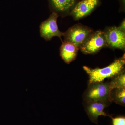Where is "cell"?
Segmentation results:
<instances>
[{"label":"cell","mask_w":125,"mask_h":125,"mask_svg":"<svg viewBox=\"0 0 125 125\" xmlns=\"http://www.w3.org/2000/svg\"><path fill=\"white\" fill-rule=\"evenodd\" d=\"M125 64V55L115 60L109 65L103 68L92 69L83 66V68L88 75V84L103 81L107 78H112L124 70Z\"/></svg>","instance_id":"cell-1"},{"label":"cell","mask_w":125,"mask_h":125,"mask_svg":"<svg viewBox=\"0 0 125 125\" xmlns=\"http://www.w3.org/2000/svg\"><path fill=\"white\" fill-rule=\"evenodd\" d=\"M111 90L109 82H95L88 84L83 94L84 102H111L110 97Z\"/></svg>","instance_id":"cell-2"},{"label":"cell","mask_w":125,"mask_h":125,"mask_svg":"<svg viewBox=\"0 0 125 125\" xmlns=\"http://www.w3.org/2000/svg\"><path fill=\"white\" fill-rule=\"evenodd\" d=\"M94 31L91 28L83 25H73L64 33V42H71L80 49Z\"/></svg>","instance_id":"cell-3"},{"label":"cell","mask_w":125,"mask_h":125,"mask_svg":"<svg viewBox=\"0 0 125 125\" xmlns=\"http://www.w3.org/2000/svg\"><path fill=\"white\" fill-rule=\"evenodd\" d=\"M58 15L55 12H52L49 18L40 24L39 26L40 37L46 41H49L52 38L57 37L62 41V37L64 33L60 31L57 24Z\"/></svg>","instance_id":"cell-4"},{"label":"cell","mask_w":125,"mask_h":125,"mask_svg":"<svg viewBox=\"0 0 125 125\" xmlns=\"http://www.w3.org/2000/svg\"><path fill=\"white\" fill-rule=\"evenodd\" d=\"M106 46L107 45L103 32L98 30L92 34L80 49L84 54H94Z\"/></svg>","instance_id":"cell-5"},{"label":"cell","mask_w":125,"mask_h":125,"mask_svg":"<svg viewBox=\"0 0 125 125\" xmlns=\"http://www.w3.org/2000/svg\"><path fill=\"white\" fill-rule=\"evenodd\" d=\"M103 32L107 46L125 49V32L121 30L118 27H113L108 28Z\"/></svg>","instance_id":"cell-6"},{"label":"cell","mask_w":125,"mask_h":125,"mask_svg":"<svg viewBox=\"0 0 125 125\" xmlns=\"http://www.w3.org/2000/svg\"><path fill=\"white\" fill-rule=\"evenodd\" d=\"M109 102H84V106L90 120L93 123L98 124V118L100 116H108L104 112V109L109 105Z\"/></svg>","instance_id":"cell-7"},{"label":"cell","mask_w":125,"mask_h":125,"mask_svg":"<svg viewBox=\"0 0 125 125\" xmlns=\"http://www.w3.org/2000/svg\"><path fill=\"white\" fill-rule=\"evenodd\" d=\"M99 2V0H82L76 4L71 14L75 19H80L91 13Z\"/></svg>","instance_id":"cell-8"},{"label":"cell","mask_w":125,"mask_h":125,"mask_svg":"<svg viewBox=\"0 0 125 125\" xmlns=\"http://www.w3.org/2000/svg\"><path fill=\"white\" fill-rule=\"evenodd\" d=\"M60 48V55L65 62L70 64L76 59L79 48L69 42H62Z\"/></svg>","instance_id":"cell-9"},{"label":"cell","mask_w":125,"mask_h":125,"mask_svg":"<svg viewBox=\"0 0 125 125\" xmlns=\"http://www.w3.org/2000/svg\"><path fill=\"white\" fill-rule=\"evenodd\" d=\"M52 7L57 13L64 14L70 11L76 5L75 0H50Z\"/></svg>","instance_id":"cell-10"},{"label":"cell","mask_w":125,"mask_h":125,"mask_svg":"<svg viewBox=\"0 0 125 125\" xmlns=\"http://www.w3.org/2000/svg\"><path fill=\"white\" fill-rule=\"evenodd\" d=\"M110 99L121 106L125 105V89L115 88L112 89L110 93Z\"/></svg>","instance_id":"cell-11"},{"label":"cell","mask_w":125,"mask_h":125,"mask_svg":"<svg viewBox=\"0 0 125 125\" xmlns=\"http://www.w3.org/2000/svg\"><path fill=\"white\" fill-rule=\"evenodd\" d=\"M111 89H125V74L124 70L112 78L109 82Z\"/></svg>","instance_id":"cell-12"},{"label":"cell","mask_w":125,"mask_h":125,"mask_svg":"<svg viewBox=\"0 0 125 125\" xmlns=\"http://www.w3.org/2000/svg\"><path fill=\"white\" fill-rule=\"evenodd\" d=\"M111 118L112 125H125V117L124 116L117 117Z\"/></svg>","instance_id":"cell-13"},{"label":"cell","mask_w":125,"mask_h":125,"mask_svg":"<svg viewBox=\"0 0 125 125\" xmlns=\"http://www.w3.org/2000/svg\"><path fill=\"white\" fill-rule=\"evenodd\" d=\"M125 20H124L122 21V22L121 23V25H120V26L118 27V28H119L121 30L124 31V32H125Z\"/></svg>","instance_id":"cell-14"}]
</instances>
